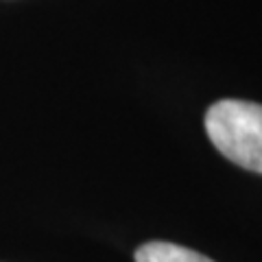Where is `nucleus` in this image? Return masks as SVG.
Segmentation results:
<instances>
[{"instance_id": "nucleus-1", "label": "nucleus", "mask_w": 262, "mask_h": 262, "mask_svg": "<svg viewBox=\"0 0 262 262\" xmlns=\"http://www.w3.org/2000/svg\"><path fill=\"white\" fill-rule=\"evenodd\" d=\"M206 131L227 160L262 175V105L219 101L206 114Z\"/></svg>"}, {"instance_id": "nucleus-2", "label": "nucleus", "mask_w": 262, "mask_h": 262, "mask_svg": "<svg viewBox=\"0 0 262 262\" xmlns=\"http://www.w3.org/2000/svg\"><path fill=\"white\" fill-rule=\"evenodd\" d=\"M136 262H214V260H210L208 256H203V253L194 249H188L184 245L153 241V243H144L136 251Z\"/></svg>"}]
</instances>
